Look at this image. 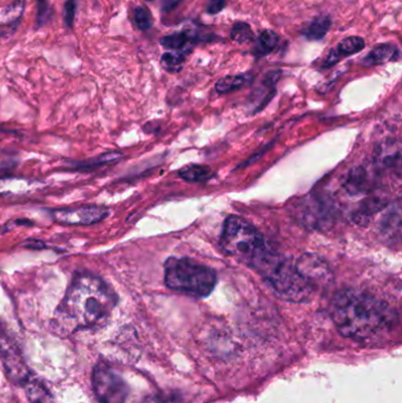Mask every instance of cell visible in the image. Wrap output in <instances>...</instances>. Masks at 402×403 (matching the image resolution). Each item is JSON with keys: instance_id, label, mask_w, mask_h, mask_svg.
Returning <instances> with one entry per match:
<instances>
[{"instance_id": "cell-21", "label": "cell", "mask_w": 402, "mask_h": 403, "mask_svg": "<svg viewBox=\"0 0 402 403\" xmlns=\"http://www.w3.org/2000/svg\"><path fill=\"white\" fill-rule=\"evenodd\" d=\"M232 40L235 43L244 44L252 40V28L248 25L247 23H242V22H237L234 24L232 28V33H230Z\"/></svg>"}, {"instance_id": "cell-25", "label": "cell", "mask_w": 402, "mask_h": 403, "mask_svg": "<svg viewBox=\"0 0 402 403\" xmlns=\"http://www.w3.org/2000/svg\"><path fill=\"white\" fill-rule=\"evenodd\" d=\"M37 25L43 26L50 18L51 8L49 0H37Z\"/></svg>"}, {"instance_id": "cell-17", "label": "cell", "mask_w": 402, "mask_h": 403, "mask_svg": "<svg viewBox=\"0 0 402 403\" xmlns=\"http://www.w3.org/2000/svg\"><path fill=\"white\" fill-rule=\"evenodd\" d=\"M252 81L249 74H236V76H227V77L220 78V81L216 83L217 92L229 93L236 90L242 89L243 86L247 85L248 83Z\"/></svg>"}, {"instance_id": "cell-8", "label": "cell", "mask_w": 402, "mask_h": 403, "mask_svg": "<svg viewBox=\"0 0 402 403\" xmlns=\"http://www.w3.org/2000/svg\"><path fill=\"white\" fill-rule=\"evenodd\" d=\"M298 274L315 289L321 283L332 282V275L329 265L322 257L315 254H305L295 264Z\"/></svg>"}, {"instance_id": "cell-2", "label": "cell", "mask_w": 402, "mask_h": 403, "mask_svg": "<svg viewBox=\"0 0 402 403\" xmlns=\"http://www.w3.org/2000/svg\"><path fill=\"white\" fill-rule=\"evenodd\" d=\"M116 303V294L101 277L81 272L67 288L56 321L66 330L95 328L108 320Z\"/></svg>"}, {"instance_id": "cell-15", "label": "cell", "mask_w": 402, "mask_h": 403, "mask_svg": "<svg viewBox=\"0 0 402 403\" xmlns=\"http://www.w3.org/2000/svg\"><path fill=\"white\" fill-rule=\"evenodd\" d=\"M279 44V35H276L274 31L266 30L256 39L255 47L252 50V54L256 57H264L269 55L271 52L276 49Z\"/></svg>"}, {"instance_id": "cell-1", "label": "cell", "mask_w": 402, "mask_h": 403, "mask_svg": "<svg viewBox=\"0 0 402 403\" xmlns=\"http://www.w3.org/2000/svg\"><path fill=\"white\" fill-rule=\"evenodd\" d=\"M332 318L346 338L374 342L398 326L399 315L388 303L364 291L344 289L332 302Z\"/></svg>"}, {"instance_id": "cell-10", "label": "cell", "mask_w": 402, "mask_h": 403, "mask_svg": "<svg viewBox=\"0 0 402 403\" xmlns=\"http://www.w3.org/2000/svg\"><path fill=\"white\" fill-rule=\"evenodd\" d=\"M378 182L376 167H354L344 182V188L349 195L368 194L376 188Z\"/></svg>"}, {"instance_id": "cell-30", "label": "cell", "mask_w": 402, "mask_h": 403, "mask_svg": "<svg viewBox=\"0 0 402 403\" xmlns=\"http://www.w3.org/2000/svg\"><path fill=\"white\" fill-rule=\"evenodd\" d=\"M147 1H152V0H147Z\"/></svg>"}, {"instance_id": "cell-4", "label": "cell", "mask_w": 402, "mask_h": 403, "mask_svg": "<svg viewBox=\"0 0 402 403\" xmlns=\"http://www.w3.org/2000/svg\"><path fill=\"white\" fill-rule=\"evenodd\" d=\"M216 274L213 269L189 258L170 257L164 264V283L171 290L207 297L216 286Z\"/></svg>"}, {"instance_id": "cell-6", "label": "cell", "mask_w": 402, "mask_h": 403, "mask_svg": "<svg viewBox=\"0 0 402 403\" xmlns=\"http://www.w3.org/2000/svg\"><path fill=\"white\" fill-rule=\"evenodd\" d=\"M93 392L101 403H124L129 395L125 381L105 363L96 365L93 375Z\"/></svg>"}, {"instance_id": "cell-14", "label": "cell", "mask_w": 402, "mask_h": 403, "mask_svg": "<svg viewBox=\"0 0 402 403\" xmlns=\"http://www.w3.org/2000/svg\"><path fill=\"white\" fill-rule=\"evenodd\" d=\"M178 174L181 179H184L186 182L203 183L213 179L214 172L209 167L191 164V165L181 169Z\"/></svg>"}, {"instance_id": "cell-28", "label": "cell", "mask_w": 402, "mask_h": 403, "mask_svg": "<svg viewBox=\"0 0 402 403\" xmlns=\"http://www.w3.org/2000/svg\"><path fill=\"white\" fill-rule=\"evenodd\" d=\"M340 60V56L337 55L335 49H332V50L329 51L328 55L325 57V62H323V67H330V66L337 65Z\"/></svg>"}, {"instance_id": "cell-20", "label": "cell", "mask_w": 402, "mask_h": 403, "mask_svg": "<svg viewBox=\"0 0 402 403\" xmlns=\"http://www.w3.org/2000/svg\"><path fill=\"white\" fill-rule=\"evenodd\" d=\"M189 40V35L186 32H177V33H172V35H166L161 39V44L166 49H170V50H179L182 47H186V44Z\"/></svg>"}, {"instance_id": "cell-16", "label": "cell", "mask_w": 402, "mask_h": 403, "mask_svg": "<svg viewBox=\"0 0 402 403\" xmlns=\"http://www.w3.org/2000/svg\"><path fill=\"white\" fill-rule=\"evenodd\" d=\"M329 28H330L329 17H316L307 25V28H305L302 33L309 40H321L327 35Z\"/></svg>"}, {"instance_id": "cell-18", "label": "cell", "mask_w": 402, "mask_h": 403, "mask_svg": "<svg viewBox=\"0 0 402 403\" xmlns=\"http://www.w3.org/2000/svg\"><path fill=\"white\" fill-rule=\"evenodd\" d=\"M364 40L361 37L357 35H351L347 38L342 39L340 43L337 44V55L342 57H348V56L355 55L359 54L360 51L364 50Z\"/></svg>"}, {"instance_id": "cell-13", "label": "cell", "mask_w": 402, "mask_h": 403, "mask_svg": "<svg viewBox=\"0 0 402 403\" xmlns=\"http://www.w3.org/2000/svg\"><path fill=\"white\" fill-rule=\"evenodd\" d=\"M398 55V49L393 44H381V45L374 47L362 59V63L366 66L381 65V64H385V63L395 60Z\"/></svg>"}, {"instance_id": "cell-9", "label": "cell", "mask_w": 402, "mask_h": 403, "mask_svg": "<svg viewBox=\"0 0 402 403\" xmlns=\"http://www.w3.org/2000/svg\"><path fill=\"white\" fill-rule=\"evenodd\" d=\"M379 236L387 245H398L401 238V206L396 202L394 206L387 210L380 221Z\"/></svg>"}, {"instance_id": "cell-7", "label": "cell", "mask_w": 402, "mask_h": 403, "mask_svg": "<svg viewBox=\"0 0 402 403\" xmlns=\"http://www.w3.org/2000/svg\"><path fill=\"white\" fill-rule=\"evenodd\" d=\"M108 216L104 206H86L52 211L54 221L63 225H91L103 221Z\"/></svg>"}, {"instance_id": "cell-11", "label": "cell", "mask_w": 402, "mask_h": 403, "mask_svg": "<svg viewBox=\"0 0 402 403\" xmlns=\"http://www.w3.org/2000/svg\"><path fill=\"white\" fill-rule=\"evenodd\" d=\"M0 352L3 354L5 365L12 379L18 382L27 381V369L25 368L19 352L3 333H0Z\"/></svg>"}, {"instance_id": "cell-3", "label": "cell", "mask_w": 402, "mask_h": 403, "mask_svg": "<svg viewBox=\"0 0 402 403\" xmlns=\"http://www.w3.org/2000/svg\"><path fill=\"white\" fill-rule=\"evenodd\" d=\"M250 268L271 284L280 297L290 302H307L315 291L298 274L295 265L269 247L256 257Z\"/></svg>"}, {"instance_id": "cell-23", "label": "cell", "mask_w": 402, "mask_h": 403, "mask_svg": "<svg viewBox=\"0 0 402 403\" xmlns=\"http://www.w3.org/2000/svg\"><path fill=\"white\" fill-rule=\"evenodd\" d=\"M24 8H25V1L24 0H16L12 3L4 12H3V20L6 23H13L19 20L20 17L23 15Z\"/></svg>"}, {"instance_id": "cell-22", "label": "cell", "mask_w": 402, "mask_h": 403, "mask_svg": "<svg viewBox=\"0 0 402 403\" xmlns=\"http://www.w3.org/2000/svg\"><path fill=\"white\" fill-rule=\"evenodd\" d=\"M134 20H135L136 26L140 30H149L152 26V16L151 12L144 6H137L134 10Z\"/></svg>"}, {"instance_id": "cell-19", "label": "cell", "mask_w": 402, "mask_h": 403, "mask_svg": "<svg viewBox=\"0 0 402 403\" xmlns=\"http://www.w3.org/2000/svg\"><path fill=\"white\" fill-rule=\"evenodd\" d=\"M184 62V54L183 52H166L161 58V65L164 70L171 74L181 71Z\"/></svg>"}, {"instance_id": "cell-12", "label": "cell", "mask_w": 402, "mask_h": 403, "mask_svg": "<svg viewBox=\"0 0 402 403\" xmlns=\"http://www.w3.org/2000/svg\"><path fill=\"white\" fill-rule=\"evenodd\" d=\"M388 206V202L383 196H373L368 198L364 203L356 209L355 213L353 215V220L357 224L367 225L371 222L373 216L379 213L381 210L386 209Z\"/></svg>"}, {"instance_id": "cell-27", "label": "cell", "mask_w": 402, "mask_h": 403, "mask_svg": "<svg viewBox=\"0 0 402 403\" xmlns=\"http://www.w3.org/2000/svg\"><path fill=\"white\" fill-rule=\"evenodd\" d=\"M227 4V0H210L208 12L210 15H217L220 13Z\"/></svg>"}, {"instance_id": "cell-24", "label": "cell", "mask_w": 402, "mask_h": 403, "mask_svg": "<svg viewBox=\"0 0 402 403\" xmlns=\"http://www.w3.org/2000/svg\"><path fill=\"white\" fill-rule=\"evenodd\" d=\"M27 394H29V399L32 403H44V401L47 399V393L45 392L40 384H27Z\"/></svg>"}, {"instance_id": "cell-29", "label": "cell", "mask_w": 402, "mask_h": 403, "mask_svg": "<svg viewBox=\"0 0 402 403\" xmlns=\"http://www.w3.org/2000/svg\"><path fill=\"white\" fill-rule=\"evenodd\" d=\"M182 0H162L163 11H171L177 8Z\"/></svg>"}, {"instance_id": "cell-26", "label": "cell", "mask_w": 402, "mask_h": 403, "mask_svg": "<svg viewBox=\"0 0 402 403\" xmlns=\"http://www.w3.org/2000/svg\"><path fill=\"white\" fill-rule=\"evenodd\" d=\"M74 15H76V0H67L64 8V19L67 28L74 26Z\"/></svg>"}, {"instance_id": "cell-5", "label": "cell", "mask_w": 402, "mask_h": 403, "mask_svg": "<svg viewBox=\"0 0 402 403\" xmlns=\"http://www.w3.org/2000/svg\"><path fill=\"white\" fill-rule=\"evenodd\" d=\"M220 247L229 256L249 267L268 245L250 223L239 216H229L223 225Z\"/></svg>"}]
</instances>
